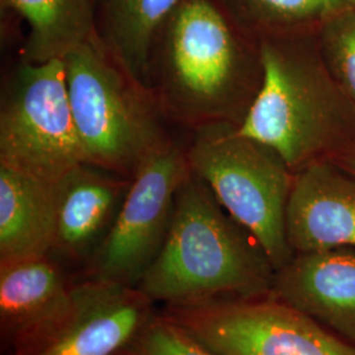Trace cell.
<instances>
[{
    "instance_id": "4",
    "label": "cell",
    "mask_w": 355,
    "mask_h": 355,
    "mask_svg": "<svg viewBox=\"0 0 355 355\" xmlns=\"http://www.w3.org/2000/svg\"><path fill=\"white\" fill-rule=\"evenodd\" d=\"M64 62L86 164L133 177L171 141L154 92L129 76L95 37L70 51Z\"/></svg>"
},
{
    "instance_id": "20",
    "label": "cell",
    "mask_w": 355,
    "mask_h": 355,
    "mask_svg": "<svg viewBox=\"0 0 355 355\" xmlns=\"http://www.w3.org/2000/svg\"><path fill=\"white\" fill-rule=\"evenodd\" d=\"M334 164L343 167L345 171H347L349 174H352L353 177H355V146L353 148H349L347 150L340 153L338 155H336L333 159Z\"/></svg>"
},
{
    "instance_id": "18",
    "label": "cell",
    "mask_w": 355,
    "mask_h": 355,
    "mask_svg": "<svg viewBox=\"0 0 355 355\" xmlns=\"http://www.w3.org/2000/svg\"><path fill=\"white\" fill-rule=\"evenodd\" d=\"M318 51L330 76L355 107V7L322 23Z\"/></svg>"
},
{
    "instance_id": "1",
    "label": "cell",
    "mask_w": 355,
    "mask_h": 355,
    "mask_svg": "<svg viewBox=\"0 0 355 355\" xmlns=\"http://www.w3.org/2000/svg\"><path fill=\"white\" fill-rule=\"evenodd\" d=\"M277 270L253 236L192 171L175 198L165 242L137 288L150 302L191 308L272 291Z\"/></svg>"
},
{
    "instance_id": "5",
    "label": "cell",
    "mask_w": 355,
    "mask_h": 355,
    "mask_svg": "<svg viewBox=\"0 0 355 355\" xmlns=\"http://www.w3.org/2000/svg\"><path fill=\"white\" fill-rule=\"evenodd\" d=\"M186 154L191 171L253 236L274 268L290 263L295 253L286 215L293 173L279 154L232 124L195 130Z\"/></svg>"
},
{
    "instance_id": "7",
    "label": "cell",
    "mask_w": 355,
    "mask_h": 355,
    "mask_svg": "<svg viewBox=\"0 0 355 355\" xmlns=\"http://www.w3.org/2000/svg\"><path fill=\"white\" fill-rule=\"evenodd\" d=\"M190 173L186 150L173 140L144 162L91 259L95 279L139 286L165 242L178 190Z\"/></svg>"
},
{
    "instance_id": "17",
    "label": "cell",
    "mask_w": 355,
    "mask_h": 355,
    "mask_svg": "<svg viewBox=\"0 0 355 355\" xmlns=\"http://www.w3.org/2000/svg\"><path fill=\"white\" fill-rule=\"evenodd\" d=\"M232 8L266 37L291 36L312 24H322L352 6L346 0H225Z\"/></svg>"
},
{
    "instance_id": "10",
    "label": "cell",
    "mask_w": 355,
    "mask_h": 355,
    "mask_svg": "<svg viewBox=\"0 0 355 355\" xmlns=\"http://www.w3.org/2000/svg\"><path fill=\"white\" fill-rule=\"evenodd\" d=\"M286 230L295 254L355 249V177L330 159L293 173Z\"/></svg>"
},
{
    "instance_id": "12",
    "label": "cell",
    "mask_w": 355,
    "mask_h": 355,
    "mask_svg": "<svg viewBox=\"0 0 355 355\" xmlns=\"http://www.w3.org/2000/svg\"><path fill=\"white\" fill-rule=\"evenodd\" d=\"M132 178L82 164L55 182L54 252L92 259L114 224Z\"/></svg>"
},
{
    "instance_id": "8",
    "label": "cell",
    "mask_w": 355,
    "mask_h": 355,
    "mask_svg": "<svg viewBox=\"0 0 355 355\" xmlns=\"http://www.w3.org/2000/svg\"><path fill=\"white\" fill-rule=\"evenodd\" d=\"M173 313L218 355H355L354 346L280 300L223 302Z\"/></svg>"
},
{
    "instance_id": "15",
    "label": "cell",
    "mask_w": 355,
    "mask_h": 355,
    "mask_svg": "<svg viewBox=\"0 0 355 355\" xmlns=\"http://www.w3.org/2000/svg\"><path fill=\"white\" fill-rule=\"evenodd\" d=\"M55 241V184L0 167V263L45 257Z\"/></svg>"
},
{
    "instance_id": "6",
    "label": "cell",
    "mask_w": 355,
    "mask_h": 355,
    "mask_svg": "<svg viewBox=\"0 0 355 355\" xmlns=\"http://www.w3.org/2000/svg\"><path fill=\"white\" fill-rule=\"evenodd\" d=\"M82 164L64 60H21L0 108V167L55 183Z\"/></svg>"
},
{
    "instance_id": "16",
    "label": "cell",
    "mask_w": 355,
    "mask_h": 355,
    "mask_svg": "<svg viewBox=\"0 0 355 355\" xmlns=\"http://www.w3.org/2000/svg\"><path fill=\"white\" fill-rule=\"evenodd\" d=\"M1 7L19 15L28 26L21 51L28 62L64 60L95 37L92 0H1Z\"/></svg>"
},
{
    "instance_id": "2",
    "label": "cell",
    "mask_w": 355,
    "mask_h": 355,
    "mask_svg": "<svg viewBox=\"0 0 355 355\" xmlns=\"http://www.w3.org/2000/svg\"><path fill=\"white\" fill-rule=\"evenodd\" d=\"M262 80L250 51L214 0H182L157 45L153 92L166 119L192 132L240 125Z\"/></svg>"
},
{
    "instance_id": "13",
    "label": "cell",
    "mask_w": 355,
    "mask_h": 355,
    "mask_svg": "<svg viewBox=\"0 0 355 355\" xmlns=\"http://www.w3.org/2000/svg\"><path fill=\"white\" fill-rule=\"evenodd\" d=\"M73 288L49 255L0 263V318L3 331L33 346L69 313Z\"/></svg>"
},
{
    "instance_id": "21",
    "label": "cell",
    "mask_w": 355,
    "mask_h": 355,
    "mask_svg": "<svg viewBox=\"0 0 355 355\" xmlns=\"http://www.w3.org/2000/svg\"><path fill=\"white\" fill-rule=\"evenodd\" d=\"M352 7H355V0H346Z\"/></svg>"
},
{
    "instance_id": "9",
    "label": "cell",
    "mask_w": 355,
    "mask_h": 355,
    "mask_svg": "<svg viewBox=\"0 0 355 355\" xmlns=\"http://www.w3.org/2000/svg\"><path fill=\"white\" fill-rule=\"evenodd\" d=\"M150 303L132 286L101 279L76 286L69 313L33 355H116L150 321Z\"/></svg>"
},
{
    "instance_id": "19",
    "label": "cell",
    "mask_w": 355,
    "mask_h": 355,
    "mask_svg": "<svg viewBox=\"0 0 355 355\" xmlns=\"http://www.w3.org/2000/svg\"><path fill=\"white\" fill-rule=\"evenodd\" d=\"M129 355H218L174 318H152L128 347Z\"/></svg>"
},
{
    "instance_id": "11",
    "label": "cell",
    "mask_w": 355,
    "mask_h": 355,
    "mask_svg": "<svg viewBox=\"0 0 355 355\" xmlns=\"http://www.w3.org/2000/svg\"><path fill=\"white\" fill-rule=\"evenodd\" d=\"M278 300L355 343V249L295 254L277 271Z\"/></svg>"
},
{
    "instance_id": "14",
    "label": "cell",
    "mask_w": 355,
    "mask_h": 355,
    "mask_svg": "<svg viewBox=\"0 0 355 355\" xmlns=\"http://www.w3.org/2000/svg\"><path fill=\"white\" fill-rule=\"evenodd\" d=\"M95 38L141 86L153 91L157 45L182 0H92Z\"/></svg>"
},
{
    "instance_id": "3",
    "label": "cell",
    "mask_w": 355,
    "mask_h": 355,
    "mask_svg": "<svg viewBox=\"0 0 355 355\" xmlns=\"http://www.w3.org/2000/svg\"><path fill=\"white\" fill-rule=\"evenodd\" d=\"M262 80L239 132L272 148L292 173L355 146V107L318 51L291 36L258 41Z\"/></svg>"
}]
</instances>
